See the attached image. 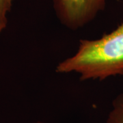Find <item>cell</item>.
<instances>
[{"label": "cell", "instance_id": "6da1fadb", "mask_svg": "<svg viewBox=\"0 0 123 123\" xmlns=\"http://www.w3.org/2000/svg\"><path fill=\"white\" fill-rule=\"evenodd\" d=\"M55 72L76 73L81 81L123 75V23L98 39L80 40L75 55L60 62Z\"/></svg>", "mask_w": 123, "mask_h": 123}, {"label": "cell", "instance_id": "7a4b0ae2", "mask_svg": "<svg viewBox=\"0 0 123 123\" xmlns=\"http://www.w3.org/2000/svg\"><path fill=\"white\" fill-rule=\"evenodd\" d=\"M106 0H53L55 15L62 25L77 31L91 23L105 7Z\"/></svg>", "mask_w": 123, "mask_h": 123}, {"label": "cell", "instance_id": "3957f363", "mask_svg": "<svg viewBox=\"0 0 123 123\" xmlns=\"http://www.w3.org/2000/svg\"><path fill=\"white\" fill-rule=\"evenodd\" d=\"M107 123H123V93L118 95L112 102Z\"/></svg>", "mask_w": 123, "mask_h": 123}, {"label": "cell", "instance_id": "277c9868", "mask_svg": "<svg viewBox=\"0 0 123 123\" xmlns=\"http://www.w3.org/2000/svg\"><path fill=\"white\" fill-rule=\"evenodd\" d=\"M14 0H0V34L7 26V15L12 8Z\"/></svg>", "mask_w": 123, "mask_h": 123}, {"label": "cell", "instance_id": "5b68a950", "mask_svg": "<svg viewBox=\"0 0 123 123\" xmlns=\"http://www.w3.org/2000/svg\"><path fill=\"white\" fill-rule=\"evenodd\" d=\"M47 123L42 122V121H36V122H33V123Z\"/></svg>", "mask_w": 123, "mask_h": 123}]
</instances>
